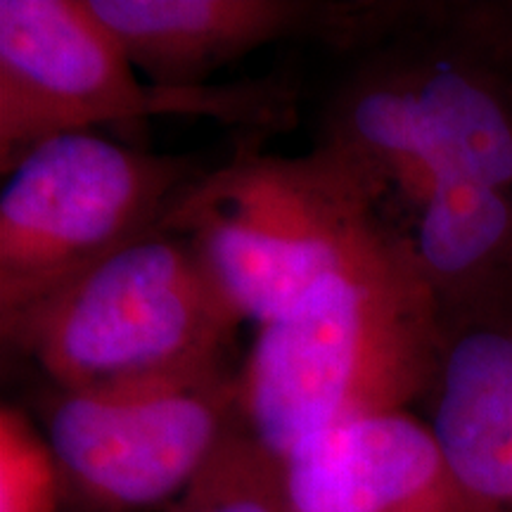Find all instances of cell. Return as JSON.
Listing matches in <instances>:
<instances>
[{
	"label": "cell",
	"mask_w": 512,
	"mask_h": 512,
	"mask_svg": "<svg viewBox=\"0 0 512 512\" xmlns=\"http://www.w3.org/2000/svg\"><path fill=\"white\" fill-rule=\"evenodd\" d=\"M166 512H290L285 460L242 420Z\"/></svg>",
	"instance_id": "7c38bea8"
},
{
	"label": "cell",
	"mask_w": 512,
	"mask_h": 512,
	"mask_svg": "<svg viewBox=\"0 0 512 512\" xmlns=\"http://www.w3.org/2000/svg\"><path fill=\"white\" fill-rule=\"evenodd\" d=\"M382 197L320 147L294 159L242 152L192 185L169 223L238 318L266 325L380 219Z\"/></svg>",
	"instance_id": "277c9868"
},
{
	"label": "cell",
	"mask_w": 512,
	"mask_h": 512,
	"mask_svg": "<svg viewBox=\"0 0 512 512\" xmlns=\"http://www.w3.org/2000/svg\"><path fill=\"white\" fill-rule=\"evenodd\" d=\"M439 306L411 240L380 216L278 318L240 370L247 430L278 458L363 418L408 411L430 384Z\"/></svg>",
	"instance_id": "7a4b0ae2"
},
{
	"label": "cell",
	"mask_w": 512,
	"mask_h": 512,
	"mask_svg": "<svg viewBox=\"0 0 512 512\" xmlns=\"http://www.w3.org/2000/svg\"><path fill=\"white\" fill-rule=\"evenodd\" d=\"M64 482L43 430L15 406L0 411V512H60Z\"/></svg>",
	"instance_id": "4fadbf2b"
},
{
	"label": "cell",
	"mask_w": 512,
	"mask_h": 512,
	"mask_svg": "<svg viewBox=\"0 0 512 512\" xmlns=\"http://www.w3.org/2000/svg\"><path fill=\"white\" fill-rule=\"evenodd\" d=\"M46 389L36 411L64 494L91 512L174 503L242 422L240 370L88 392Z\"/></svg>",
	"instance_id": "52a82bcc"
},
{
	"label": "cell",
	"mask_w": 512,
	"mask_h": 512,
	"mask_svg": "<svg viewBox=\"0 0 512 512\" xmlns=\"http://www.w3.org/2000/svg\"><path fill=\"white\" fill-rule=\"evenodd\" d=\"M207 174L98 133L34 147L0 192V313L27 306L143 238Z\"/></svg>",
	"instance_id": "8992f818"
},
{
	"label": "cell",
	"mask_w": 512,
	"mask_h": 512,
	"mask_svg": "<svg viewBox=\"0 0 512 512\" xmlns=\"http://www.w3.org/2000/svg\"><path fill=\"white\" fill-rule=\"evenodd\" d=\"M422 399L465 494L489 512H512V297L439 313Z\"/></svg>",
	"instance_id": "9c48e42d"
},
{
	"label": "cell",
	"mask_w": 512,
	"mask_h": 512,
	"mask_svg": "<svg viewBox=\"0 0 512 512\" xmlns=\"http://www.w3.org/2000/svg\"><path fill=\"white\" fill-rule=\"evenodd\" d=\"M290 512H489L465 494L427 422L382 413L299 444L285 458Z\"/></svg>",
	"instance_id": "30bf717a"
},
{
	"label": "cell",
	"mask_w": 512,
	"mask_h": 512,
	"mask_svg": "<svg viewBox=\"0 0 512 512\" xmlns=\"http://www.w3.org/2000/svg\"><path fill=\"white\" fill-rule=\"evenodd\" d=\"M413 207L408 240L439 313L512 297V190L437 181Z\"/></svg>",
	"instance_id": "8fae6325"
},
{
	"label": "cell",
	"mask_w": 512,
	"mask_h": 512,
	"mask_svg": "<svg viewBox=\"0 0 512 512\" xmlns=\"http://www.w3.org/2000/svg\"><path fill=\"white\" fill-rule=\"evenodd\" d=\"M138 69L88 0H0V169L10 174L38 145L98 126L159 114L226 124H283L290 95L278 83L169 91Z\"/></svg>",
	"instance_id": "5b68a950"
},
{
	"label": "cell",
	"mask_w": 512,
	"mask_h": 512,
	"mask_svg": "<svg viewBox=\"0 0 512 512\" xmlns=\"http://www.w3.org/2000/svg\"><path fill=\"white\" fill-rule=\"evenodd\" d=\"M375 5L339 50L349 67L325 102L320 150L411 204L437 181L512 190L508 3Z\"/></svg>",
	"instance_id": "6da1fadb"
},
{
	"label": "cell",
	"mask_w": 512,
	"mask_h": 512,
	"mask_svg": "<svg viewBox=\"0 0 512 512\" xmlns=\"http://www.w3.org/2000/svg\"><path fill=\"white\" fill-rule=\"evenodd\" d=\"M152 86L204 88L211 74L254 50L316 38L342 50L356 38L370 3L311 0H88Z\"/></svg>",
	"instance_id": "ba28073f"
},
{
	"label": "cell",
	"mask_w": 512,
	"mask_h": 512,
	"mask_svg": "<svg viewBox=\"0 0 512 512\" xmlns=\"http://www.w3.org/2000/svg\"><path fill=\"white\" fill-rule=\"evenodd\" d=\"M242 320L190 238L166 219L27 306L0 313L5 349L50 387L207 380L228 368Z\"/></svg>",
	"instance_id": "3957f363"
}]
</instances>
